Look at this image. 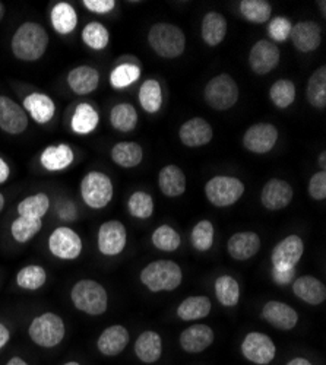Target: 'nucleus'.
Masks as SVG:
<instances>
[{
  "label": "nucleus",
  "mask_w": 326,
  "mask_h": 365,
  "mask_svg": "<svg viewBox=\"0 0 326 365\" xmlns=\"http://www.w3.org/2000/svg\"><path fill=\"white\" fill-rule=\"evenodd\" d=\"M49 47L46 28L37 22H24L12 37L11 48L14 56L22 62H37Z\"/></svg>",
  "instance_id": "obj_1"
},
{
  "label": "nucleus",
  "mask_w": 326,
  "mask_h": 365,
  "mask_svg": "<svg viewBox=\"0 0 326 365\" xmlns=\"http://www.w3.org/2000/svg\"><path fill=\"white\" fill-rule=\"evenodd\" d=\"M141 282L151 292H170L183 281L182 267L173 260H157L146 264L141 272Z\"/></svg>",
  "instance_id": "obj_2"
},
{
  "label": "nucleus",
  "mask_w": 326,
  "mask_h": 365,
  "mask_svg": "<svg viewBox=\"0 0 326 365\" xmlns=\"http://www.w3.org/2000/svg\"><path fill=\"white\" fill-rule=\"evenodd\" d=\"M71 299L76 310L88 316H103L108 307L106 288L94 279H81L71 289Z\"/></svg>",
  "instance_id": "obj_3"
},
{
  "label": "nucleus",
  "mask_w": 326,
  "mask_h": 365,
  "mask_svg": "<svg viewBox=\"0 0 326 365\" xmlns=\"http://www.w3.org/2000/svg\"><path fill=\"white\" fill-rule=\"evenodd\" d=\"M28 336L34 345L51 349L61 345L66 336V326L61 316L47 312L33 319L28 326Z\"/></svg>",
  "instance_id": "obj_4"
},
{
  "label": "nucleus",
  "mask_w": 326,
  "mask_h": 365,
  "mask_svg": "<svg viewBox=\"0 0 326 365\" xmlns=\"http://www.w3.org/2000/svg\"><path fill=\"white\" fill-rule=\"evenodd\" d=\"M148 43L151 48L164 58H175L183 54L186 37L179 26L173 24H156L148 34Z\"/></svg>",
  "instance_id": "obj_5"
},
{
  "label": "nucleus",
  "mask_w": 326,
  "mask_h": 365,
  "mask_svg": "<svg viewBox=\"0 0 326 365\" xmlns=\"http://www.w3.org/2000/svg\"><path fill=\"white\" fill-rule=\"evenodd\" d=\"M81 197L91 209H104L113 199L114 189L108 175L101 171H90L81 180Z\"/></svg>",
  "instance_id": "obj_6"
},
{
  "label": "nucleus",
  "mask_w": 326,
  "mask_h": 365,
  "mask_svg": "<svg viewBox=\"0 0 326 365\" xmlns=\"http://www.w3.org/2000/svg\"><path fill=\"white\" fill-rule=\"evenodd\" d=\"M203 97L210 107L224 111L235 106L239 100V86L230 75L221 73L206 83Z\"/></svg>",
  "instance_id": "obj_7"
},
{
  "label": "nucleus",
  "mask_w": 326,
  "mask_h": 365,
  "mask_svg": "<svg viewBox=\"0 0 326 365\" xmlns=\"http://www.w3.org/2000/svg\"><path fill=\"white\" fill-rule=\"evenodd\" d=\"M245 193V185L235 177L217 175L205 186L206 199L217 207H227L239 202Z\"/></svg>",
  "instance_id": "obj_8"
},
{
  "label": "nucleus",
  "mask_w": 326,
  "mask_h": 365,
  "mask_svg": "<svg viewBox=\"0 0 326 365\" xmlns=\"http://www.w3.org/2000/svg\"><path fill=\"white\" fill-rule=\"evenodd\" d=\"M50 253L61 260H76L83 249L82 238L69 227H57L49 237Z\"/></svg>",
  "instance_id": "obj_9"
},
{
  "label": "nucleus",
  "mask_w": 326,
  "mask_h": 365,
  "mask_svg": "<svg viewBox=\"0 0 326 365\" xmlns=\"http://www.w3.org/2000/svg\"><path fill=\"white\" fill-rule=\"evenodd\" d=\"M242 354L252 364L268 365L275 359L277 346L268 334L250 331L242 342Z\"/></svg>",
  "instance_id": "obj_10"
},
{
  "label": "nucleus",
  "mask_w": 326,
  "mask_h": 365,
  "mask_svg": "<svg viewBox=\"0 0 326 365\" xmlns=\"http://www.w3.org/2000/svg\"><path fill=\"white\" fill-rule=\"evenodd\" d=\"M128 242L126 227L121 221H107L104 222L97 235V246L103 256L114 257L121 255Z\"/></svg>",
  "instance_id": "obj_11"
},
{
  "label": "nucleus",
  "mask_w": 326,
  "mask_h": 365,
  "mask_svg": "<svg viewBox=\"0 0 326 365\" xmlns=\"http://www.w3.org/2000/svg\"><path fill=\"white\" fill-rule=\"evenodd\" d=\"M28 114L12 98L0 96V129L9 135H21L28 129Z\"/></svg>",
  "instance_id": "obj_12"
},
{
  "label": "nucleus",
  "mask_w": 326,
  "mask_h": 365,
  "mask_svg": "<svg viewBox=\"0 0 326 365\" xmlns=\"http://www.w3.org/2000/svg\"><path fill=\"white\" fill-rule=\"evenodd\" d=\"M280 57V48L274 43L259 40L250 50L249 63L256 75H268L278 66Z\"/></svg>",
  "instance_id": "obj_13"
},
{
  "label": "nucleus",
  "mask_w": 326,
  "mask_h": 365,
  "mask_svg": "<svg viewBox=\"0 0 326 365\" xmlns=\"http://www.w3.org/2000/svg\"><path fill=\"white\" fill-rule=\"evenodd\" d=\"M278 140V129L270 123H256L243 136V146L253 154H266Z\"/></svg>",
  "instance_id": "obj_14"
},
{
  "label": "nucleus",
  "mask_w": 326,
  "mask_h": 365,
  "mask_svg": "<svg viewBox=\"0 0 326 365\" xmlns=\"http://www.w3.org/2000/svg\"><path fill=\"white\" fill-rule=\"evenodd\" d=\"M262 319L278 330H292L299 323V314L291 306L281 301H268L262 309Z\"/></svg>",
  "instance_id": "obj_15"
},
{
  "label": "nucleus",
  "mask_w": 326,
  "mask_h": 365,
  "mask_svg": "<svg viewBox=\"0 0 326 365\" xmlns=\"http://www.w3.org/2000/svg\"><path fill=\"white\" fill-rule=\"evenodd\" d=\"M215 339L214 330L208 324H192L185 329L180 334L179 342L185 352L188 354H200L208 349Z\"/></svg>",
  "instance_id": "obj_16"
},
{
  "label": "nucleus",
  "mask_w": 326,
  "mask_h": 365,
  "mask_svg": "<svg viewBox=\"0 0 326 365\" xmlns=\"http://www.w3.org/2000/svg\"><path fill=\"white\" fill-rule=\"evenodd\" d=\"M129 341V330L122 324H113L101 331L97 341V349L104 356H117L126 349Z\"/></svg>",
  "instance_id": "obj_17"
},
{
  "label": "nucleus",
  "mask_w": 326,
  "mask_h": 365,
  "mask_svg": "<svg viewBox=\"0 0 326 365\" xmlns=\"http://www.w3.org/2000/svg\"><path fill=\"white\" fill-rule=\"evenodd\" d=\"M292 196L294 190L285 180L272 178L263 186L260 202L268 210H281L291 203Z\"/></svg>",
  "instance_id": "obj_18"
},
{
  "label": "nucleus",
  "mask_w": 326,
  "mask_h": 365,
  "mask_svg": "<svg viewBox=\"0 0 326 365\" xmlns=\"http://www.w3.org/2000/svg\"><path fill=\"white\" fill-rule=\"evenodd\" d=\"M305 242L299 235H288L281 240L272 250L271 262L272 266H284V267H295L303 256Z\"/></svg>",
  "instance_id": "obj_19"
},
{
  "label": "nucleus",
  "mask_w": 326,
  "mask_h": 365,
  "mask_svg": "<svg viewBox=\"0 0 326 365\" xmlns=\"http://www.w3.org/2000/svg\"><path fill=\"white\" fill-rule=\"evenodd\" d=\"M214 132L211 125L205 118L195 117L182 125L179 130V138L183 145L189 148H199L213 140Z\"/></svg>",
  "instance_id": "obj_20"
},
{
  "label": "nucleus",
  "mask_w": 326,
  "mask_h": 365,
  "mask_svg": "<svg viewBox=\"0 0 326 365\" xmlns=\"http://www.w3.org/2000/svg\"><path fill=\"white\" fill-rule=\"evenodd\" d=\"M260 250V237L256 232H235L227 242V252L234 260H249Z\"/></svg>",
  "instance_id": "obj_21"
},
{
  "label": "nucleus",
  "mask_w": 326,
  "mask_h": 365,
  "mask_svg": "<svg viewBox=\"0 0 326 365\" xmlns=\"http://www.w3.org/2000/svg\"><path fill=\"white\" fill-rule=\"evenodd\" d=\"M290 37H291L294 47L299 51H302V53L315 51L320 46V41H322L320 26L312 21L299 22L291 28Z\"/></svg>",
  "instance_id": "obj_22"
},
{
  "label": "nucleus",
  "mask_w": 326,
  "mask_h": 365,
  "mask_svg": "<svg viewBox=\"0 0 326 365\" xmlns=\"http://www.w3.org/2000/svg\"><path fill=\"white\" fill-rule=\"evenodd\" d=\"M75 161L73 149L68 143H58L47 146L40 155V164L44 170L56 173L63 171Z\"/></svg>",
  "instance_id": "obj_23"
},
{
  "label": "nucleus",
  "mask_w": 326,
  "mask_h": 365,
  "mask_svg": "<svg viewBox=\"0 0 326 365\" xmlns=\"http://www.w3.org/2000/svg\"><path fill=\"white\" fill-rule=\"evenodd\" d=\"M22 108L26 114L31 115V118L39 125L49 123L56 114V104L53 98L41 93H33L26 96L24 98Z\"/></svg>",
  "instance_id": "obj_24"
},
{
  "label": "nucleus",
  "mask_w": 326,
  "mask_h": 365,
  "mask_svg": "<svg viewBox=\"0 0 326 365\" xmlns=\"http://www.w3.org/2000/svg\"><path fill=\"white\" fill-rule=\"evenodd\" d=\"M135 355L143 364H156L163 356V339L154 330L142 331L135 342Z\"/></svg>",
  "instance_id": "obj_25"
},
{
  "label": "nucleus",
  "mask_w": 326,
  "mask_h": 365,
  "mask_svg": "<svg viewBox=\"0 0 326 365\" xmlns=\"http://www.w3.org/2000/svg\"><path fill=\"white\" fill-rule=\"evenodd\" d=\"M100 83V73L91 66H78L68 75V85L76 96H88L94 93Z\"/></svg>",
  "instance_id": "obj_26"
},
{
  "label": "nucleus",
  "mask_w": 326,
  "mask_h": 365,
  "mask_svg": "<svg viewBox=\"0 0 326 365\" xmlns=\"http://www.w3.org/2000/svg\"><path fill=\"white\" fill-rule=\"evenodd\" d=\"M292 292L302 301L310 304V306H320L326 299L325 285L315 277L305 275L292 282Z\"/></svg>",
  "instance_id": "obj_27"
},
{
  "label": "nucleus",
  "mask_w": 326,
  "mask_h": 365,
  "mask_svg": "<svg viewBox=\"0 0 326 365\" xmlns=\"http://www.w3.org/2000/svg\"><path fill=\"white\" fill-rule=\"evenodd\" d=\"M158 186L167 197H179L186 192V175L177 165H165L160 171Z\"/></svg>",
  "instance_id": "obj_28"
},
{
  "label": "nucleus",
  "mask_w": 326,
  "mask_h": 365,
  "mask_svg": "<svg viewBox=\"0 0 326 365\" xmlns=\"http://www.w3.org/2000/svg\"><path fill=\"white\" fill-rule=\"evenodd\" d=\"M50 22L57 34L69 36L78 25V14L71 4L58 2L50 12Z\"/></svg>",
  "instance_id": "obj_29"
},
{
  "label": "nucleus",
  "mask_w": 326,
  "mask_h": 365,
  "mask_svg": "<svg viewBox=\"0 0 326 365\" xmlns=\"http://www.w3.org/2000/svg\"><path fill=\"white\" fill-rule=\"evenodd\" d=\"M100 123L98 111L88 103H81L76 106L75 113L71 120V129L76 135H90Z\"/></svg>",
  "instance_id": "obj_30"
},
{
  "label": "nucleus",
  "mask_w": 326,
  "mask_h": 365,
  "mask_svg": "<svg viewBox=\"0 0 326 365\" xmlns=\"http://www.w3.org/2000/svg\"><path fill=\"white\" fill-rule=\"evenodd\" d=\"M213 304L211 299L205 295H193L188 297L177 307V317L183 322L200 320L211 313Z\"/></svg>",
  "instance_id": "obj_31"
},
{
  "label": "nucleus",
  "mask_w": 326,
  "mask_h": 365,
  "mask_svg": "<svg viewBox=\"0 0 326 365\" xmlns=\"http://www.w3.org/2000/svg\"><path fill=\"white\" fill-rule=\"evenodd\" d=\"M202 40L211 46H218L227 34V19L218 12H210L203 16L200 26Z\"/></svg>",
  "instance_id": "obj_32"
},
{
  "label": "nucleus",
  "mask_w": 326,
  "mask_h": 365,
  "mask_svg": "<svg viewBox=\"0 0 326 365\" xmlns=\"http://www.w3.org/2000/svg\"><path fill=\"white\" fill-rule=\"evenodd\" d=\"M143 150L136 142H118L111 149V160L122 168H133L142 163Z\"/></svg>",
  "instance_id": "obj_33"
},
{
  "label": "nucleus",
  "mask_w": 326,
  "mask_h": 365,
  "mask_svg": "<svg viewBox=\"0 0 326 365\" xmlns=\"http://www.w3.org/2000/svg\"><path fill=\"white\" fill-rule=\"evenodd\" d=\"M47 282V272L40 264H28L16 273V285L25 291H39Z\"/></svg>",
  "instance_id": "obj_34"
},
{
  "label": "nucleus",
  "mask_w": 326,
  "mask_h": 365,
  "mask_svg": "<svg viewBox=\"0 0 326 365\" xmlns=\"http://www.w3.org/2000/svg\"><path fill=\"white\" fill-rule=\"evenodd\" d=\"M215 295L218 302L224 307H235L240 301V287L233 277L221 275L217 278L215 284Z\"/></svg>",
  "instance_id": "obj_35"
},
{
  "label": "nucleus",
  "mask_w": 326,
  "mask_h": 365,
  "mask_svg": "<svg viewBox=\"0 0 326 365\" xmlns=\"http://www.w3.org/2000/svg\"><path fill=\"white\" fill-rule=\"evenodd\" d=\"M110 123L118 132H132L138 125V113L135 107L128 103L114 106L110 113Z\"/></svg>",
  "instance_id": "obj_36"
},
{
  "label": "nucleus",
  "mask_w": 326,
  "mask_h": 365,
  "mask_svg": "<svg viewBox=\"0 0 326 365\" xmlns=\"http://www.w3.org/2000/svg\"><path fill=\"white\" fill-rule=\"evenodd\" d=\"M139 104L146 113H157L163 106L161 85L156 79H146L139 88Z\"/></svg>",
  "instance_id": "obj_37"
},
{
  "label": "nucleus",
  "mask_w": 326,
  "mask_h": 365,
  "mask_svg": "<svg viewBox=\"0 0 326 365\" xmlns=\"http://www.w3.org/2000/svg\"><path fill=\"white\" fill-rule=\"evenodd\" d=\"M306 97L315 108L326 107V66H320L309 78Z\"/></svg>",
  "instance_id": "obj_38"
},
{
  "label": "nucleus",
  "mask_w": 326,
  "mask_h": 365,
  "mask_svg": "<svg viewBox=\"0 0 326 365\" xmlns=\"http://www.w3.org/2000/svg\"><path fill=\"white\" fill-rule=\"evenodd\" d=\"M49 209H50V197L46 193H37V195L28 196L22 199L16 207L19 217L37 218V220H43V217L49 212Z\"/></svg>",
  "instance_id": "obj_39"
},
{
  "label": "nucleus",
  "mask_w": 326,
  "mask_h": 365,
  "mask_svg": "<svg viewBox=\"0 0 326 365\" xmlns=\"http://www.w3.org/2000/svg\"><path fill=\"white\" fill-rule=\"evenodd\" d=\"M41 228L43 220L18 217L11 224V235L19 245H25V242L31 241L41 231Z\"/></svg>",
  "instance_id": "obj_40"
},
{
  "label": "nucleus",
  "mask_w": 326,
  "mask_h": 365,
  "mask_svg": "<svg viewBox=\"0 0 326 365\" xmlns=\"http://www.w3.org/2000/svg\"><path fill=\"white\" fill-rule=\"evenodd\" d=\"M81 37L83 44L93 50H104L110 41L108 29L101 22H97V21L86 24L82 29Z\"/></svg>",
  "instance_id": "obj_41"
},
{
  "label": "nucleus",
  "mask_w": 326,
  "mask_h": 365,
  "mask_svg": "<svg viewBox=\"0 0 326 365\" xmlns=\"http://www.w3.org/2000/svg\"><path fill=\"white\" fill-rule=\"evenodd\" d=\"M240 12L246 21L263 24L271 19L272 6L265 0H243V2H240Z\"/></svg>",
  "instance_id": "obj_42"
},
{
  "label": "nucleus",
  "mask_w": 326,
  "mask_h": 365,
  "mask_svg": "<svg viewBox=\"0 0 326 365\" xmlns=\"http://www.w3.org/2000/svg\"><path fill=\"white\" fill-rule=\"evenodd\" d=\"M151 241H153L156 249H158L161 252H168V253L175 252L182 245L180 234L170 225H160L153 232Z\"/></svg>",
  "instance_id": "obj_43"
},
{
  "label": "nucleus",
  "mask_w": 326,
  "mask_h": 365,
  "mask_svg": "<svg viewBox=\"0 0 326 365\" xmlns=\"http://www.w3.org/2000/svg\"><path fill=\"white\" fill-rule=\"evenodd\" d=\"M214 235H215V228L211 221L203 220L199 221L190 234V241L195 250L198 252H208L211 250L214 245Z\"/></svg>",
  "instance_id": "obj_44"
},
{
  "label": "nucleus",
  "mask_w": 326,
  "mask_h": 365,
  "mask_svg": "<svg viewBox=\"0 0 326 365\" xmlns=\"http://www.w3.org/2000/svg\"><path fill=\"white\" fill-rule=\"evenodd\" d=\"M270 98L281 110L290 107L295 100V85L290 79L277 81L270 89Z\"/></svg>",
  "instance_id": "obj_45"
},
{
  "label": "nucleus",
  "mask_w": 326,
  "mask_h": 365,
  "mask_svg": "<svg viewBox=\"0 0 326 365\" xmlns=\"http://www.w3.org/2000/svg\"><path fill=\"white\" fill-rule=\"evenodd\" d=\"M141 76V68L133 63H123L113 69L110 83L114 89H125L135 83Z\"/></svg>",
  "instance_id": "obj_46"
},
{
  "label": "nucleus",
  "mask_w": 326,
  "mask_h": 365,
  "mask_svg": "<svg viewBox=\"0 0 326 365\" xmlns=\"http://www.w3.org/2000/svg\"><path fill=\"white\" fill-rule=\"evenodd\" d=\"M131 215L138 220H148L154 214V199L145 192H135L128 200Z\"/></svg>",
  "instance_id": "obj_47"
},
{
  "label": "nucleus",
  "mask_w": 326,
  "mask_h": 365,
  "mask_svg": "<svg viewBox=\"0 0 326 365\" xmlns=\"http://www.w3.org/2000/svg\"><path fill=\"white\" fill-rule=\"evenodd\" d=\"M291 28H292V25L288 19L278 16V18L271 19V22L268 25V34L272 40H275L278 43H284V41H287V38L291 34Z\"/></svg>",
  "instance_id": "obj_48"
},
{
  "label": "nucleus",
  "mask_w": 326,
  "mask_h": 365,
  "mask_svg": "<svg viewBox=\"0 0 326 365\" xmlns=\"http://www.w3.org/2000/svg\"><path fill=\"white\" fill-rule=\"evenodd\" d=\"M309 195L315 200L326 197V171H319L312 175L309 181Z\"/></svg>",
  "instance_id": "obj_49"
},
{
  "label": "nucleus",
  "mask_w": 326,
  "mask_h": 365,
  "mask_svg": "<svg viewBox=\"0 0 326 365\" xmlns=\"http://www.w3.org/2000/svg\"><path fill=\"white\" fill-rule=\"evenodd\" d=\"M272 281L280 285V287H285L290 285L294 281L295 277V267H284V266H272V272H271Z\"/></svg>",
  "instance_id": "obj_50"
},
{
  "label": "nucleus",
  "mask_w": 326,
  "mask_h": 365,
  "mask_svg": "<svg viewBox=\"0 0 326 365\" xmlns=\"http://www.w3.org/2000/svg\"><path fill=\"white\" fill-rule=\"evenodd\" d=\"M82 5L90 12L103 15L111 12L116 6V2L114 0H83Z\"/></svg>",
  "instance_id": "obj_51"
},
{
  "label": "nucleus",
  "mask_w": 326,
  "mask_h": 365,
  "mask_svg": "<svg viewBox=\"0 0 326 365\" xmlns=\"http://www.w3.org/2000/svg\"><path fill=\"white\" fill-rule=\"evenodd\" d=\"M56 212H57V217L63 220V221H66V222L75 221L78 218L76 206L73 205V202H69V200H62V202L58 200Z\"/></svg>",
  "instance_id": "obj_52"
},
{
  "label": "nucleus",
  "mask_w": 326,
  "mask_h": 365,
  "mask_svg": "<svg viewBox=\"0 0 326 365\" xmlns=\"http://www.w3.org/2000/svg\"><path fill=\"white\" fill-rule=\"evenodd\" d=\"M9 341H11V330L5 323L0 322V351L6 348Z\"/></svg>",
  "instance_id": "obj_53"
},
{
  "label": "nucleus",
  "mask_w": 326,
  "mask_h": 365,
  "mask_svg": "<svg viewBox=\"0 0 326 365\" xmlns=\"http://www.w3.org/2000/svg\"><path fill=\"white\" fill-rule=\"evenodd\" d=\"M9 175H11L9 165H8V163L2 157H0V185H4V182H6Z\"/></svg>",
  "instance_id": "obj_54"
},
{
  "label": "nucleus",
  "mask_w": 326,
  "mask_h": 365,
  "mask_svg": "<svg viewBox=\"0 0 326 365\" xmlns=\"http://www.w3.org/2000/svg\"><path fill=\"white\" fill-rule=\"evenodd\" d=\"M287 365H313V364L309 359L303 358V356H295L291 361H288Z\"/></svg>",
  "instance_id": "obj_55"
},
{
  "label": "nucleus",
  "mask_w": 326,
  "mask_h": 365,
  "mask_svg": "<svg viewBox=\"0 0 326 365\" xmlns=\"http://www.w3.org/2000/svg\"><path fill=\"white\" fill-rule=\"evenodd\" d=\"M5 365H29V364H28L24 358H21V356L15 355V356L9 358V359H8V362H6Z\"/></svg>",
  "instance_id": "obj_56"
},
{
  "label": "nucleus",
  "mask_w": 326,
  "mask_h": 365,
  "mask_svg": "<svg viewBox=\"0 0 326 365\" xmlns=\"http://www.w3.org/2000/svg\"><path fill=\"white\" fill-rule=\"evenodd\" d=\"M319 167L322 168L320 171L326 170V152L325 150L320 152V155H319Z\"/></svg>",
  "instance_id": "obj_57"
},
{
  "label": "nucleus",
  "mask_w": 326,
  "mask_h": 365,
  "mask_svg": "<svg viewBox=\"0 0 326 365\" xmlns=\"http://www.w3.org/2000/svg\"><path fill=\"white\" fill-rule=\"evenodd\" d=\"M325 0H320V2H319V8H320V12H322V15L323 16H326V9H325Z\"/></svg>",
  "instance_id": "obj_58"
},
{
  "label": "nucleus",
  "mask_w": 326,
  "mask_h": 365,
  "mask_svg": "<svg viewBox=\"0 0 326 365\" xmlns=\"http://www.w3.org/2000/svg\"><path fill=\"white\" fill-rule=\"evenodd\" d=\"M5 196H4V193H0V212L4 210V207H5Z\"/></svg>",
  "instance_id": "obj_59"
},
{
  "label": "nucleus",
  "mask_w": 326,
  "mask_h": 365,
  "mask_svg": "<svg viewBox=\"0 0 326 365\" xmlns=\"http://www.w3.org/2000/svg\"><path fill=\"white\" fill-rule=\"evenodd\" d=\"M63 365H82V364L78 362V361H68V362H65Z\"/></svg>",
  "instance_id": "obj_60"
},
{
  "label": "nucleus",
  "mask_w": 326,
  "mask_h": 365,
  "mask_svg": "<svg viewBox=\"0 0 326 365\" xmlns=\"http://www.w3.org/2000/svg\"><path fill=\"white\" fill-rule=\"evenodd\" d=\"M0 14H2V4H0Z\"/></svg>",
  "instance_id": "obj_61"
}]
</instances>
